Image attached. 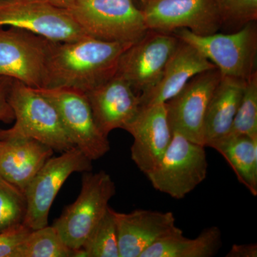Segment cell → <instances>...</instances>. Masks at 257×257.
Returning <instances> with one entry per match:
<instances>
[{
	"instance_id": "obj_1",
	"label": "cell",
	"mask_w": 257,
	"mask_h": 257,
	"mask_svg": "<svg viewBox=\"0 0 257 257\" xmlns=\"http://www.w3.org/2000/svg\"><path fill=\"white\" fill-rule=\"evenodd\" d=\"M132 45L88 36L72 42H52L43 88L89 92L114 77L120 57Z\"/></svg>"
},
{
	"instance_id": "obj_2",
	"label": "cell",
	"mask_w": 257,
	"mask_h": 257,
	"mask_svg": "<svg viewBox=\"0 0 257 257\" xmlns=\"http://www.w3.org/2000/svg\"><path fill=\"white\" fill-rule=\"evenodd\" d=\"M8 100L15 122L13 127L0 130V139H35L61 153L75 147L55 104L38 89L13 80Z\"/></svg>"
},
{
	"instance_id": "obj_3",
	"label": "cell",
	"mask_w": 257,
	"mask_h": 257,
	"mask_svg": "<svg viewBox=\"0 0 257 257\" xmlns=\"http://www.w3.org/2000/svg\"><path fill=\"white\" fill-rule=\"evenodd\" d=\"M67 11L87 36L102 41L133 44L149 30L134 0H76Z\"/></svg>"
},
{
	"instance_id": "obj_4",
	"label": "cell",
	"mask_w": 257,
	"mask_h": 257,
	"mask_svg": "<svg viewBox=\"0 0 257 257\" xmlns=\"http://www.w3.org/2000/svg\"><path fill=\"white\" fill-rule=\"evenodd\" d=\"M172 34L197 49L222 76L247 79L257 72L256 22L229 34L216 32L201 36L186 29Z\"/></svg>"
},
{
	"instance_id": "obj_5",
	"label": "cell",
	"mask_w": 257,
	"mask_h": 257,
	"mask_svg": "<svg viewBox=\"0 0 257 257\" xmlns=\"http://www.w3.org/2000/svg\"><path fill=\"white\" fill-rule=\"evenodd\" d=\"M116 194L111 176L104 171L83 174L77 199L64 209L53 225L72 250L82 248L91 231L104 216L109 201Z\"/></svg>"
},
{
	"instance_id": "obj_6",
	"label": "cell",
	"mask_w": 257,
	"mask_h": 257,
	"mask_svg": "<svg viewBox=\"0 0 257 257\" xmlns=\"http://www.w3.org/2000/svg\"><path fill=\"white\" fill-rule=\"evenodd\" d=\"M205 147L177 133L163 158L146 175L154 188L174 199H181L204 182L207 175Z\"/></svg>"
},
{
	"instance_id": "obj_7",
	"label": "cell",
	"mask_w": 257,
	"mask_h": 257,
	"mask_svg": "<svg viewBox=\"0 0 257 257\" xmlns=\"http://www.w3.org/2000/svg\"><path fill=\"white\" fill-rule=\"evenodd\" d=\"M92 162L76 147L49 159L25 189L27 212L23 224L31 230L48 225L51 207L61 187L74 172H91Z\"/></svg>"
},
{
	"instance_id": "obj_8",
	"label": "cell",
	"mask_w": 257,
	"mask_h": 257,
	"mask_svg": "<svg viewBox=\"0 0 257 257\" xmlns=\"http://www.w3.org/2000/svg\"><path fill=\"white\" fill-rule=\"evenodd\" d=\"M52 42L22 29L0 28V77L35 89L45 87Z\"/></svg>"
},
{
	"instance_id": "obj_9",
	"label": "cell",
	"mask_w": 257,
	"mask_h": 257,
	"mask_svg": "<svg viewBox=\"0 0 257 257\" xmlns=\"http://www.w3.org/2000/svg\"><path fill=\"white\" fill-rule=\"evenodd\" d=\"M33 32L52 42H65L87 36L67 10L47 0H0V28Z\"/></svg>"
},
{
	"instance_id": "obj_10",
	"label": "cell",
	"mask_w": 257,
	"mask_h": 257,
	"mask_svg": "<svg viewBox=\"0 0 257 257\" xmlns=\"http://www.w3.org/2000/svg\"><path fill=\"white\" fill-rule=\"evenodd\" d=\"M179 42L174 34L149 30L123 52L116 74L128 83L136 94L149 92L160 80Z\"/></svg>"
},
{
	"instance_id": "obj_11",
	"label": "cell",
	"mask_w": 257,
	"mask_h": 257,
	"mask_svg": "<svg viewBox=\"0 0 257 257\" xmlns=\"http://www.w3.org/2000/svg\"><path fill=\"white\" fill-rule=\"evenodd\" d=\"M148 30L173 33L186 29L201 36L216 33L221 19L216 0H140Z\"/></svg>"
},
{
	"instance_id": "obj_12",
	"label": "cell",
	"mask_w": 257,
	"mask_h": 257,
	"mask_svg": "<svg viewBox=\"0 0 257 257\" xmlns=\"http://www.w3.org/2000/svg\"><path fill=\"white\" fill-rule=\"evenodd\" d=\"M55 104L74 146L92 161L110 150L107 137L96 126L85 93L71 88L37 89Z\"/></svg>"
},
{
	"instance_id": "obj_13",
	"label": "cell",
	"mask_w": 257,
	"mask_h": 257,
	"mask_svg": "<svg viewBox=\"0 0 257 257\" xmlns=\"http://www.w3.org/2000/svg\"><path fill=\"white\" fill-rule=\"evenodd\" d=\"M221 77L217 68L198 74L165 103L172 133L181 134L193 143L204 146L206 113Z\"/></svg>"
},
{
	"instance_id": "obj_14",
	"label": "cell",
	"mask_w": 257,
	"mask_h": 257,
	"mask_svg": "<svg viewBox=\"0 0 257 257\" xmlns=\"http://www.w3.org/2000/svg\"><path fill=\"white\" fill-rule=\"evenodd\" d=\"M133 138L132 160L145 175L155 170L163 158L172 138L167 107L158 104L140 109L125 130Z\"/></svg>"
},
{
	"instance_id": "obj_15",
	"label": "cell",
	"mask_w": 257,
	"mask_h": 257,
	"mask_svg": "<svg viewBox=\"0 0 257 257\" xmlns=\"http://www.w3.org/2000/svg\"><path fill=\"white\" fill-rule=\"evenodd\" d=\"M117 229L120 257H141L157 241L182 232L172 212L136 209L130 213L111 209Z\"/></svg>"
},
{
	"instance_id": "obj_16",
	"label": "cell",
	"mask_w": 257,
	"mask_h": 257,
	"mask_svg": "<svg viewBox=\"0 0 257 257\" xmlns=\"http://www.w3.org/2000/svg\"><path fill=\"white\" fill-rule=\"evenodd\" d=\"M85 94L96 126L106 137L116 128L125 130L140 111V96L117 74Z\"/></svg>"
},
{
	"instance_id": "obj_17",
	"label": "cell",
	"mask_w": 257,
	"mask_h": 257,
	"mask_svg": "<svg viewBox=\"0 0 257 257\" xmlns=\"http://www.w3.org/2000/svg\"><path fill=\"white\" fill-rule=\"evenodd\" d=\"M214 68H216L215 65L197 49L179 40L156 86L149 92L139 94L140 109L165 104L177 95L194 76Z\"/></svg>"
},
{
	"instance_id": "obj_18",
	"label": "cell",
	"mask_w": 257,
	"mask_h": 257,
	"mask_svg": "<svg viewBox=\"0 0 257 257\" xmlns=\"http://www.w3.org/2000/svg\"><path fill=\"white\" fill-rule=\"evenodd\" d=\"M54 152L35 139H0V177L25 193Z\"/></svg>"
},
{
	"instance_id": "obj_19",
	"label": "cell",
	"mask_w": 257,
	"mask_h": 257,
	"mask_svg": "<svg viewBox=\"0 0 257 257\" xmlns=\"http://www.w3.org/2000/svg\"><path fill=\"white\" fill-rule=\"evenodd\" d=\"M246 79L221 75L209 102L204 121V146L229 134L242 99Z\"/></svg>"
},
{
	"instance_id": "obj_20",
	"label": "cell",
	"mask_w": 257,
	"mask_h": 257,
	"mask_svg": "<svg viewBox=\"0 0 257 257\" xmlns=\"http://www.w3.org/2000/svg\"><path fill=\"white\" fill-rule=\"evenodd\" d=\"M221 243V230L213 226L194 239L185 237L183 232L164 238L147 248L141 257H211L219 251Z\"/></svg>"
},
{
	"instance_id": "obj_21",
	"label": "cell",
	"mask_w": 257,
	"mask_h": 257,
	"mask_svg": "<svg viewBox=\"0 0 257 257\" xmlns=\"http://www.w3.org/2000/svg\"><path fill=\"white\" fill-rule=\"evenodd\" d=\"M224 157L238 180L257 195V138L226 136L210 145Z\"/></svg>"
},
{
	"instance_id": "obj_22",
	"label": "cell",
	"mask_w": 257,
	"mask_h": 257,
	"mask_svg": "<svg viewBox=\"0 0 257 257\" xmlns=\"http://www.w3.org/2000/svg\"><path fill=\"white\" fill-rule=\"evenodd\" d=\"M72 250L53 225L31 230L18 253V257H72Z\"/></svg>"
},
{
	"instance_id": "obj_23",
	"label": "cell",
	"mask_w": 257,
	"mask_h": 257,
	"mask_svg": "<svg viewBox=\"0 0 257 257\" xmlns=\"http://www.w3.org/2000/svg\"><path fill=\"white\" fill-rule=\"evenodd\" d=\"M82 248L87 257H120L117 229L111 208H108Z\"/></svg>"
},
{
	"instance_id": "obj_24",
	"label": "cell",
	"mask_w": 257,
	"mask_h": 257,
	"mask_svg": "<svg viewBox=\"0 0 257 257\" xmlns=\"http://www.w3.org/2000/svg\"><path fill=\"white\" fill-rule=\"evenodd\" d=\"M241 135L257 138V72L246 79L242 99L226 136Z\"/></svg>"
},
{
	"instance_id": "obj_25",
	"label": "cell",
	"mask_w": 257,
	"mask_h": 257,
	"mask_svg": "<svg viewBox=\"0 0 257 257\" xmlns=\"http://www.w3.org/2000/svg\"><path fill=\"white\" fill-rule=\"evenodd\" d=\"M26 212L25 193L0 177V232L23 224Z\"/></svg>"
},
{
	"instance_id": "obj_26",
	"label": "cell",
	"mask_w": 257,
	"mask_h": 257,
	"mask_svg": "<svg viewBox=\"0 0 257 257\" xmlns=\"http://www.w3.org/2000/svg\"><path fill=\"white\" fill-rule=\"evenodd\" d=\"M221 19V28L237 31L257 21V0H216Z\"/></svg>"
},
{
	"instance_id": "obj_27",
	"label": "cell",
	"mask_w": 257,
	"mask_h": 257,
	"mask_svg": "<svg viewBox=\"0 0 257 257\" xmlns=\"http://www.w3.org/2000/svg\"><path fill=\"white\" fill-rule=\"evenodd\" d=\"M30 231L23 224L0 232V257H18L20 246Z\"/></svg>"
},
{
	"instance_id": "obj_28",
	"label": "cell",
	"mask_w": 257,
	"mask_h": 257,
	"mask_svg": "<svg viewBox=\"0 0 257 257\" xmlns=\"http://www.w3.org/2000/svg\"><path fill=\"white\" fill-rule=\"evenodd\" d=\"M14 79L8 77H0V121L10 123L15 120L14 111L10 106L8 95L10 87Z\"/></svg>"
},
{
	"instance_id": "obj_29",
	"label": "cell",
	"mask_w": 257,
	"mask_h": 257,
	"mask_svg": "<svg viewBox=\"0 0 257 257\" xmlns=\"http://www.w3.org/2000/svg\"><path fill=\"white\" fill-rule=\"evenodd\" d=\"M226 257H256V243H244V244H234Z\"/></svg>"
},
{
	"instance_id": "obj_30",
	"label": "cell",
	"mask_w": 257,
	"mask_h": 257,
	"mask_svg": "<svg viewBox=\"0 0 257 257\" xmlns=\"http://www.w3.org/2000/svg\"><path fill=\"white\" fill-rule=\"evenodd\" d=\"M47 1L57 8L67 10L72 6L76 0H47Z\"/></svg>"
}]
</instances>
